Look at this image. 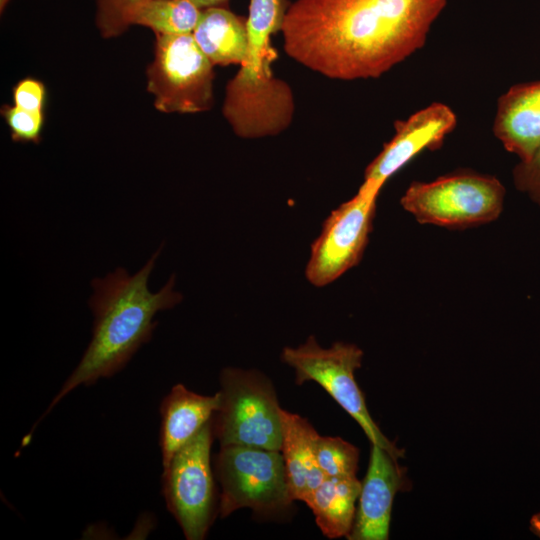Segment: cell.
Wrapping results in <instances>:
<instances>
[{
    "mask_svg": "<svg viewBox=\"0 0 540 540\" xmlns=\"http://www.w3.org/2000/svg\"><path fill=\"white\" fill-rule=\"evenodd\" d=\"M162 247L133 276L117 268L92 281L89 305L94 314L92 339L79 364L52 399L44 418L66 395L81 385L119 372L136 351L147 343L157 323L155 315L182 300L174 290L175 278L156 293L148 288L149 276Z\"/></svg>",
    "mask_w": 540,
    "mask_h": 540,
    "instance_id": "7a4b0ae2",
    "label": "cell"
},
{
    "mask_svg": "<svg viewBox=\"0 0 540 540\" xmlns=\"http://www.w3.org/2000/svg\"><path fill=\"white\" fill-rule=\"evenodd\" d=\"M409 489L406 470L388 451L371 444L369 464L361 482L356 514L349 540H387L393 501Z\"/></svg>",
    "mask_w": 540,
    "mask_h": 540,
    "instance_id": "7c38bea8",
    "label": "cell"
},
{
    "mask_svg": "<svg viewBox=\"0 0 540 540\" xmlns=\"http://www.w3.org/2000/svg\"><path fill=\"white\" fill-rule=\"evenodd\" d=\"M214 65L192 34L155 35L154 58L146 70L147 91L162 113L194 114L214 102Z\"/></svg>",
    "mask_w": 540,
    "mask_h": 540,
    "instance_id": "52a82bcc",
    "label": "cell"
},
{
    "mask_svg": "<svg viewBox=\"0 0 540 540\" xmlns=\"http://www.w3.org/2000/svg\"><path fill=\"white\" fill-rule=\"evenodd\" d=\"M505 193L496 177L460 170L429 182L413 181L400 203L419 223L467 228L496 220Z\"/></svg>",
    "mask_w": 540,
    "mask_h": 540,
    "instance_id": "277c9868",
    "label": "cell"
},
{
    "mask_svg": "<svg viewBox=\"0 0 540 540\" xmlns=\"http://www.w3.org/2000/svg\"><path fill=\"white\" fill-rule=\"evenodd\" d=\"M515 188L540 206V146L528 161H519L512 170Z\"/></svg>",
    "mask_w": 540,
    "mask_h": 540,
    "instance_id": "7402d4cb",
    "label": "cell"
},
{
    "mask_svg": "<svg viewBox=\"0 0 540 540\" xmlns=\"http://www.w3.org/2000/svg\"><path fill=\"white\" fill-rule=\"evenodd\" d=\"M151 0H95V24L103 38L119 37L130 27L128 17L137 6Z\"/></svg>",
    "mask_w": 540,
    "mask_h": 540,
    "instance_id": "ffe728a7",
    "label": "cell"
},
{
    "mask_svg": "<svg viewBox=\"0 0 540 540\" xmlns=\"http://www.w3.org/2000/svg\"><path fill=\"white\" fill-rule=\"evenodd\" d=\"M1 115L14 142L39 143L45 124V111H30L6 104L1 108Z\"/></svg>",
    "mask_w": 540,
    "mask_h": 540,
    "instance_id": "44dd1931",
    "label": "cell"
},
{
    "mask_svg": "<svg viewBox=\"0 0 540 540\" xmlns=\"http://www.w3.org/2000/svg\"><path fill=\"white\" fill-rule=\"evenodd\" d=\"M201 10L209 7L223 6L228 0H191Z\"/></svg>",
    "mask_w": 540,
    "mask_h": 540,
    "instance_id": "cb8c5ba5",
    "label": "cell"
},
{
    "mask_svg": "<svg viewBox=\"0 0 540 540\" xmlns=\"http://www.w3.org/2000/svg\"><path fill=\"white\" fill-rule=\"evenodd\" d=\"M220 401L219 391L207 396L195 393L181 383L172 387L160 406L163 468L213 418Z\"/></svg>",
    "mask_w": 540,
    "mask_h": 540,
    "instance_id": "5bb4252c",
    "label": "cell"
},
{
    "mask_svg": "<svg viewBox=\"0 0 540 540\" xmlns=\"http://www.w3.org/2000/svg\"><path fill=\"white\" fill-rule=\"evenodd\" d=\"M220 406L212 418L220 446L281 450V407L273 382L255 369L226 367L220 373Z\"/></svg>",
    "mask_w": 540,
    "mask_h": 540,
    "instance_id": "3957f363",
    "label": "cell"
},
{
    "mask_svg": "<svg viewBox=\"0 0 540 540\" xmlns=\"http://www.w3.org/2000/svg\"><path fill=\"white\" fill-rule=\"evenodd\" d=\"M274 59L242 63L226 85L222 114L240 138L276 136L293 121L294 94L286 81L274 76L271 70Z\"/></svg>",
    "mask_w": 540,
    "mask_h": 540,
    "instance_id": "9c48e42d",
    "label": "cell"
},
{
    "mask_svg": "<svg viewBox=\"0 0 540 540\" xmlns=\"http://www.w3.org/2000/svg\"><path fill=\"white\" fill-rule=\"evenodd\" d=\"M360 490L361 481L352 476L324 477L313 491L305 504L312 510L324 536L347 538L354 523Z\"/></svg>",
    "mask_w": 540,
    "mask_h": 540,
    "instance_id": "e0dca14e",
    "label": "cell"
},
{
    "mask_svg": "<svg viewBox=\"0 0 540 540\" xmlns=\"http://www.w3.org/2000/svg\"><path fill=\"white\" fill-rule=\"evenodd\" d=\"M316 458L324 477H352L358 470L359 449L340 437L320 435Z\"/></svg>",
    "mask_w": 540,
    "mask_h": 540,
    "instance_id": "d6986e66",
    "label": "cell"
},
{
    "mask_svg": "<svg viewBox=\"0 0 540 540\" xmlns=\"http://www.w3.org/2000/svg\"><path fill=\"white\" fill-rule=\"evenodd\" d=\"M281 420L280 451L289 492L294 501L306 503L324 479L316 458L317 440L320 435L308 419L283 408Z\"/></svg>",
    "mask_w": 540,
    "mask_h": 540,
    "instance_id": "9a60e30c",
    "label": "cell"
},
{
    "mask_svg": "<svg viewBox=\"0 0 540 540\" xmlns=\"http://www.w3.org/2000/svg\"><path fill=\"white\" fill-rule=\"evenodd\" d=\"M382 187L363 182L357 194L331 212L311 246L306 277L325 286L361 260L372 231L376 202Z\"/></svg>",
    "mask_w": 540,
    "mask_h": 540,
    "instance_id": "30bf717a",
    "label": "cell"
},
{
    "mask_svg": "<svg viewBox=\"0 0 540 540\" xmlns=\"http://www.w3.org/2000/svg\"><path fill=\"white\" fill-rule=\"evenodd\" d=\"M530 531L540 538V512L533 514L529 520Z\"/></svg>",
    "mask_w": 540,
    "mask_h": 540,
    "instance_id": "d4e9b609",
    "label": "cell"
},
{
    "mask_svg": "<svg viewBox=\"0 0 540 540\" xmlns=\"http://www.w3.org/2000/svg\"><path fill=\"white\" fill-rule=\"evenodd\" d=\"M492 131L519 161H528L540 146V80L516 83L497 100Z\"/></svg>",
    "mask_w": 540,
    "mask_h": 540,
    "instance_id": "4fadbf2b",
    "label": "cell"
},
{
    "mask_svg": "<svg viewBox=\"0 0 540 540\" xmlns=\"http://www.w3.org/2000/svg\"><path fill=\"white\" fill-rule=\"evenodd\" d=\"M192 36L215 65H241L248 45L246 19L223 6L203 9Z\"/></svg>",
    "mask_w": 540,
    "mask_h": 540,
    "instance_id": "2e32d148",
    "label": "cell"
},
{
    "mask_svg": "<svg viewBox=\"0 0 540 540\" xmlns=\"http://www.w3.org/2000/svg\"><path fill=\"white\" fill-rule=\"evenodd\" d=\"M457 126L455 112L433 102L394 123L395 134L366 167L364 182L383 187L385 182L423 150L439 149Z\"/></svg>",
    "mask_w": 540,
    "mask_h": 540,
    "instance_id": "8fae6325",
    "label": "cell"
},
{
    "mask_svg": "<svg viewBox=\"0 0 540 540\" xmlns=\"http://www.w3.org/2000/svg\"><path fill=\"white\" fill-rule=\"evenodd\" d=\"M448 0H296L281 33L286 54L336 80L378 78L424 47Z\"/></svg>",
    "mask_w": 540,
    "mask_h": 540,
    "instance_id": "6da1fadb",
    "label": "cell"
},
{
    "mask_svg": "<svg viewBox=\"0 0 540 540\" xmlns=\"http://www.w3.org/2000/svg\"><path fill=\"white\" fill-rule=\"evenodd\" d=\"M10 0H0V12L3 13Z\"/></svg>",
    "mask_w": 540,
    "mask_h": 540,
    "instance_id": "484cf974",
    "label": "cell"
},
{
    "mask_svg": "<svg viewBox=\"0 0 540 540\" xmlns=\"http://www.w3.org/2000/svg\"><path fill=\"white\" fill-rule=\"evenodd\" d=\"M362 359L363 351L355 344L336 342L322 348L314 336L298 347H285L281 353V360L294 369L297 385L308 381L319 384L357 422L371 444L399 460L404 450L388 439L372 419L355 380Z\"/></svg>",
    "mask_w": 540,
    "mask_h": 540,
    "instance_id": "8992f818",
    "label": "cell"
},
{
    "mask_svg": "<svg viewBox=\"0 0 540 540\" xmlns=\"http://www.w3.org/2000/svg\"><path fill=\"white\" fill-rule=\"evenodd\" d=\"M214 439L211 419L163 468L166 506L187 540L205 539L218 513L211 466Z\"/></svg>",
    "mask_w": 540,
    "mask_h": 540,
    "instance_id": "ba28073f",
    "label": "cell"
},
{
    "mask_svg": "<svg viewBox=\"0 0 540 540\" xmlns=\"http://www.w3.org/2000/svg\"><path fill=\"white\" fill-rule=\"evenodd\" d=\"M201 12L191 0H151L133 9L128 23L147 27L155 35L192 34Z\"/></svg>",
    "mask_w": 540,
    "mask_h": 540,
    "instance_id": "ac0fdd59",
    "label": "cell"
},
{
    "mask_svg": "<svg viewBox=\"0 0 540 540\" xmlns=\"http://www.w3.org/2000/svg\"><path fill=\"white\" fill-rule=\"evenodd\" d=\"M13 104L30 111H45L47 90L45 84L33 77H25L12 88Z\"/></svg>",
    "mask_w": 540,
    "mask_h": 540,
    "instance_id": "603a6c76",
    "label": "cell"
},
{
    "mask_svg": "<svg viewBox=\"0 0 540 540\" xmlns=\"http://www.w3.org/2000/svg\"><path fill=\"white\" fill-rule=\"evenodd\" d=\"M214 471L221 487L218 514L230 516L242 508L262 518H277L291 510V498L281 451L249 446H220Z\"/></svg>",
    "mask_w": 540,
    "mask_h": 540,
    "instance_id": "5b68a950",
    "label": "cell"
}]
</instances>
